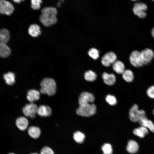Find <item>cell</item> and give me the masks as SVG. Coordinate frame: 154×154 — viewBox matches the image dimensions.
<instances>
[{
    "label": "cell",
    "instance_id": "obj_1",
    "mask_svg": "<svg viewBox=\"0 0 154 154\" xmlns=\"http://www.w3.org/2000/svg\"><path fill=\"white\" fill-rule=\"evenodd\" d=\"M56 9L53 7H46L41 11L40 20L44 25L50 27L55 24L57 21Z\"/></svg>",
    "mask_w": 154,
    "mask_h": 154
},
{
    "label": "cell",
    "instance_id": "obj_2",
    "mask_svg": "<svg viewBox=\"0 0 154 154\" xmlns=\"http://www.w3.org/2000/svg\"><path fill=\"white\" fill-rule=\"evenodd\" d=\"M40 92L43 94H47L50 96L54 95L56 91V84L53 79L46 78H44L40 82Z\"/></svg>",
    "mask_w": 154,
    "mask_h": 154
},
{
    "label": "cell",
    "instance_id": "obj_3",
    "mask_svg": "<svg viewBox=\"0 0 154 154\" xmlns=\"http://www.w3.org/2000/svg\"><path fill=\"white\" fill-rule=\"evenodd\" d=\"M129 114L130 120L133 122H139L146 116L145 111L139 109L138 106L136 104H134L130 108Z\"/></svg>",
    "mask_w": 154,
    "mask_h": 154
},
{
    "label": "cell",
    "instance_id": "obj_4",
    "mask_svg": "<svg viewBox=\"0 0 154 154\" xmlns=\"http://www.w3.org/2000/svg\"><path fill=\"white\" fill-rule=\"evenodd\" d=\"M96 106L92 103L79 106L76 110V113L78 115L86 117L94 115L96 113Z\"/></svg>",
    "mask_w": 154,
    "mask_h": 154
},
{
    "label": "cell",
    "instance_id": "obj_5",
    "mask_svg": "<svg viewBox=\"0 0 154 154\" xmlns=\"http://www.w3.org/2000/svg\"><path fill=\"white\" fill-rule=\"evenodd\" d=\"M129 60L131 64L135 67H141L145 64L140 52L137 50H133L131 53Z\"/></svg>",
    "mask_w": 154,
    "mask_h": 154
},
{
    "label": "cell",
    "instance_id": "obj_6",
    "mask_svg": "<svg viewBox=\"0 0 154 154\" xmlns=\"http://www.w3.org/2000/svg\"><path fill=\"white\" fill-rule=\"evenodd\" d=\"M147 5L145 3H136L134 5L133 11L135 15L140 18L143 19L147 15L145 11L147 10Z\"/></svg>",
    "mask_w": 154,
    "mask_h": 154
},
{
    "label": "cell",
    "instance_id": "obj_7",
    "mask_svg": "<svg viewBox=\"0 0 154 154\" xmlns=\"http://www.w3.org/2000/svg\"><path fill=\"white\" fill-rule=\"evenodd\" d=\"M38 107L33 103H30L25 105L23 108L22 112L27 117L33 118L37 113Z\"/></svg>",
    "mask_w": 154,
    "mask_h": 154
},
{
    "label": "cell",
    "instance_id": "obj_8",
    "mask_svg": "<svg viewBox=\"0 0 154 154\" xmlns=\"http://www.w3.org/2000/svg\"><path fill=\"white\" fill-rule=\"evenodd\" d=\"M95 100L93 95L87 92H83L80 95L78 98L79 106H82L92 103Z\"/></svg>",
    "mask_w": 154,
    "mask_h": 154
},
{
    "label": "cell",
    "instance_id": "obj_9",
    "mask_svg": "<svg viewBox=\"0 0 154 154\" xmlns=\"http://www.w3.org/2000/svg\"><path fill=\"white\" fill-rule=\"evenodd\" d=\"M14 10V7L11 3L5 0H0V13L10 15Z\"/></svg>",
    "mask_w": 154,
    "mask_h": 154
},
{
    "label": "cell",
    "instance_id": "obj_10",
    "mask_svg": "<svg viewBox=\"0 0 154 154\" xmlns=\"http://www.w3.org/2000/svg\"><path fill=\"white\" fill-rule=\"evenodd\" d=\"M117 56L115 54L110 51L105 53L102 57L101 62L102 64L106 67H109L116 60Z\"/></svg>",
    "mask_w": 154,
    "mask_h": 154
},
{
    "label": "cell",
    "instance_id": "obj_11",
    "mask_svg": "<svg viewBox=\"0 0 154 154\" xmlns=\"http://www.w3.org/2000/svg\"><path fill=\"white\" fill-rule=\"evenodd\" d=\"M142 58L145 64H147L150 62L154 57V53L150 48H145L140 52Z\"/></svg>",
    "mask_w": 154,
    "mask_h": 154
},
{
    "label": "cell",
    "instance_id": "obj_12",
    "mask_svg": "<svg viewBox=\"0 0 154 154\" xmlns=\"http://www.w3.org/2000/svg\"><path fill=\"white\" fill-rule=\"evenodd\" d=\"M29 123L28 119L23 116L18 117L16 120V124L17 127L20 130L22 131L27 129Z\"/></svg>",
    "mask_w": 154,
    "mask_h": 154
},
{
    "label": "cell",
    "instance_id": "obj_13",
    "mask_svg": "<svg viewBox=\"0 0 154 154\" xmlns=\"http://www.w3.org/2000/svg\"><path fill=\"white\" fill-rule=\"evenodd\" d=\"M37 114L42 117L49 116L51 114L52 110L48 106L41 105L38 108Z\"/></svg>",
    "mask_w": 154,
    "mask_h": 154
},
{
    "label": "cell",
    "instance_id": "obj_14",
    "mask_svg": "<svg viewBox=\"0 0 154 154\" xmlns=\"http://www.w3.org/2000/svg\"><path fill=\"white\" fill-rule=\"evenodd\" d=\"M40 93L38 90L34 89H31L27 92V98L30 103H33L37 101L40 98Z\"/></svg>",
    "mask_w": 154,
    "mask_h": 154
},
{
    "label": "cell",
    "instance_id": "obj_15",
    "mask_svg": "<svg viewBox=\"0 0 154 154\" xmlns=\"http://www.w3.org/2000/svg\"><path fill=\"white\" fill-rule=\"evenodd\" d=\"M102 77L104 82L109 86L114 85L116 81V76L113 74H108L104 72L102 75Z\"/></svg>",
    "mask_w": 154,
    "mask_h": 154
},
{
    "label": "cell",
    "instance_id": "obj_16",
    "mask_svg": "<svg viewBox=\"0 0 154 154\" xmlns=\"http://www.w3.org/2000/svg\"><path fill=\"white\" fill-rule=\"evenodd\" d=\"M28 133L31 137L36 139L39 138L40 137L41 131L38 127L32 126L28 128Z\"/></svg>",
    "mask_w": 154,
    "mask_h": 154
},
{
    "label": "cell",
    "instance_id": "obj_17",
    "mask_svg": "<svg viewBox=\"0 0 154 154\" xmlns=\"http://www.w3.org/2000/svg\"><path fill=\"white\" fill-rule=\"evenodd\" d=\"M139 149V145L136 142L133 140L128 141L126 147L127 150L128 152L135 153L138 151Z\"/></svg>",
    "mask_w": 154,
    "mask_h": 154
},
{
    "label": "cell",
    "instance_id": "obj_18",
    "mask_svg": "<svg viewBox=\"0 0 154 154\" xmlns=\"http://www.w3.org/2000/svg\"><path fill=\"white\" fill-rule=\"evenodd\" d=\"M11 51L6 43L0 42V57L6 58L10 56Z\"/></svg>",
    "mask_w": 154,
    "mask_h": 154
},
{
    "label": "cell",
    "instance_id": "obj_19",
    "mask_svg": "<svg viewBox=\"0 0 154 154\" xmlns=\"http://www.w3.org/2000/svg\"><path fill=\"white\" fill-rule=\"evenodd\" d=\"M139 123L141 125L145 127L152 132L154 133V123L146 116L141 120Z\"/></svg>",
    "mask_w": 154,
    "mask_h": 154
},
{
    "label": "cell",
    "instance_id": "obj_20",
    "mask_svg": "<svg viewBox=\"0 0 154 154\" xmlns=\"http://www.w3.org/2000/svg\"><path fill=\"white\" fill-rule=\"evenodd\" d=\"M149 132L148 129L145 127L141 125L138 127L134 129L133 131V134L141 138H143Z\"/></svg>",
    "mask_w": 154,
    "mask_h": 154
},
{
    "label": "cell",
    "instance_id": "obj_21",
    "mask_svg": "<svg viewBox=\"0 0 154 154\" xmlns=\"http://www.w3.org/2000/svg\"><path fill=\"white\" fill-rule=\"evenodd\" d=\"M29 34L33 37H37L39 35L41 31L39 26L36 24L31 25L28 29Z\"/></svg>",
    "mask_w": 154,
    "mask_h": 154
},
{
    "label": "cell",
    "instance_id": "obj_22",
    "mask_svg": "<svg viewBox=\"0 0 154 154\" xmlns=\"http://www.w3.org/2000/svg\"><path fill=\"white\" fill-rule=\"evenodd\" d=\"M113 70L117 73L122 74L125 70L123 63L119 60H116L112 64Z\"/></svg>",
    "mask_w": 154,
    "mask_h": 154
},
{
    "label": "cell",
    "instance_id": "obj_23",
    "mask_svg": "<svg viewBox=\"0 0 154 154\" xmlns=\"http://www.w3.org/2000/svg\"><path fill=\"white\" fill-rule=\"evenodd\" d=\"M10 38L9 33L7 29H3L0 30V42L6 43Z\"/></svg>",
    "mask_w": 154,
    "mask_h": 154
},
{
    "label": "cell",
    "instance_id": "obj_24",
    "mask_svg": "<svg viewBox=\"0 0 154 154\" xmlns=\"http://www.w3.org/2000/svg\"><path fill=\"white\" fill-rule=\"evenodd\" d=\"M3 78L6 83L8 85H13L15 82V75L12 72H10L5 74Z\"/></svg>",
    "mask_w": 154,
    "mask_h": 154
},
{
    "label": "cell",
    "instance_id": "obj_25",
    "mask_svg": "<svg viewBox=\"0 0 154 154\" xmlns=\"http://www.w3.org/2000/svg\"><path fill=\"white\" fill-rule=\"evenodd\" d=\"M122 74V77L124 80L127 82H132L134 79V75L133 72L131 70H125Z\"/></svg>",
    "mask_w": 154,
    "mask_h": 154
},
{
    "label": "cell",
    "instance_id": "obj_26",
    "mask_svg": "<svg viewBox=\"0 0 154 154\" xmlns=\"http://www.w3.org/2000/svg\"><path fill=\"white\" fill-rule=\"evenodd\" d=\"M84 78L87 81L92 82L96 79L97 75L94 72L89 70L86 72L84 73Z\"/></svg>",
    "mask_w": 154,
    "mask_h": 154
},
{
    "label": "cell",
    "instance_id": "obj_27",
    "mask_svg": "<svg viewBox=\"0 0 154 154\" xmlns=\"http://www.w3.org/2000/svg\"><path fill=\"white\" fill-rule=\"evenodd\" d=\"M73 138L76 142L81 143L84 142L85 136L82 132L79 131H77L74 133Z\"/></svg>",
    "mask_w": 154,
    "mask_h": 154
},
{
    "label": "cell",
    "instance_id": "obj_28",
    "mask_svg": "<svg viewBox=\"0 0 154 154\" xmlns=\"http://www.w3.org/2000/svg\"><path fill=\"white\" fill-rule=\"evenodd\" d=\"M88 54L89 56L94 60H96L99 56V51L95 48H92L88 51Z\"/></svg>",
    "mask_w": 154,
    "mask_h": 154
},
{
    "label": "cell",
    "instance_id": "obj_29",
    "mask_svg": "<svg viewBox=\"0 0 154 154\" xmlns=\"http://www.w3.org/2000/svg\"><path fill=\"white\" fill-rule=\"evenodd\" d=\"M102 149L104 154H112L113 150L111 145L108 143H105L102 147Z\"/></svg>",
    "mask_w": 154,
    "mask_h": 154
},
{
    "label": "cell",
    "instance_id": "obj_30",
    "mask_svg": "<svg viewBox=\"0 0 154 154\" xmlns=\"http://www.w3.org/2000/svg\"><path fill=\"white\" fill-rule=\"evenodd\" d=\"M31 7L35 10H38L40 8V4L42 3V0H31Z\"/></svg>",
    "mask_w": 154,
    "mask_h": 154
},
{
    "label": "cell",
    "instance_id": "obj_31",
    "mask_svg": "<svg viewBox=\"0 0 154 154\" xmlns=\"http://www.w3.org/2000/svg\"><path fill=\"white\" fill-rule=\"evenodd\" d=\"M106 101L110 105H115L117 104V100L115 96L111 95H108L106 97Z\"/></svg>",
    "mask_w": 154,
    "mask_h": 154
},
{
    "label": "cell",
    "instance_id": "obj_32",
    "mask_svg": "<svg viewBox=\"0 0 154 154\" xmlns=\"http://www.w3.org/2000/svg\"><path fill=\"white\" fill-rule=\"evenodd\" d=\"M40 154H55V153L54 151L51 148L47 146H45L41 149Z\"/></svg>",
    "mask_w": 154,
    "mask_h": 154
},
{
    "label": "cell",
    "instance_id": "obj_33",
    "mask_svg": "<svg viewBox=\"0 0 154 154\" xmlns=\"http://www.w3.org/2000/svg\"><path fill=\"white\" fill-rule=\"evenodd\" d=\"M146 93L149 98L154 99V85L149 87L146 90Z\"/></svg>",
    "mask_w": 154,
    "mask_h": 154
},
{
    "label": "cell",
    "instance_id": "obj_34",
    "mask_svg": "<svg viewBox=\"0 0 154 154\" xmlns=\"http://www.w3.org/2000/svg\"><path fill=\"white\" fill-rule=\"evenodd\" d=\"M13 1L16 3H20L21 1H24V0H13Z\"/></svg>",
    "mask_w": 154,
    "mask_h": 154
},
{
    "label": "cell",
    "instance_id": "obj_35",
    "mask_svg": "<svg viewBox=\"0 0 154 154\" xmlns=\"http://www.w3.org/2000/svg\"><path fill=\"white\" fill-rule=\"evenodd\" d=\"M151 34L152 37L154 38V27L152 30Z\"/></svg>",
    "mask_w": 154,
    "mask_h": 154
},
{
    "label": "cell",
    "instance_id": "obj_36",
    "mask_svg": "<svg viewBox=\"0 0 154 154\" xmlns=\"http://www.w3.org/2000/svg\"><path fill=\"white\" fill-rule=\"evenodd\" d=\"M30 154H39L36 153H31Z\"/></svg>",
    "mask_w": 154,
    "mask_h": 154
},
{
    "label": "cell",
    "instance_id": "obj_37",
    "mask_svg": "<svg viewBox=\"0 0 154 154\" xmlns=\"http://www.w3.org/2000/svg\"><path fill=\"white\" fill-rule=\"evenodd\" d=\"M153 114L154 116V108L153 109Z\"/></svg>",
    "mask_w": 154,
    "mask_h": 154
},
{
    "label": "cell",
    "instance_id": "obj_38",
    "mask_svg": "<svg viewBox=\"0 0 154 154\" xmlns=\"http://www.w3.org/2000/svg\"><path fill=\"white\" fill-rule=\"evenodd\" d=\"M8 154H15L13 153H9Z\"/></svg>",
    "mask_w": 154,
    "mask_h": 154
},
{
    "label": "cell",
    "instance_id": "obj_39",
    "mask_svg": "<svg viewBox=\"0 0 154 154\" xmlns=\"http://www.w3.org/2000/svg\"><path fill=\"white\" fill-rule=\"evenodd\" d=\"M132 1H137V0H131Z\"/></svg>",
    "mask_w": 154,
    "mask_h": 154
},
{
    "label": "cell",
    "instance_id": "obj_40",
    "mask_svg": "<svg viewBox=\"0 0 154 154\" xmlns=\"http://www.w3.org/2000/svg\"><path fill=\"white\" fill-rule=\"evenodd\" d=\"M152 1H154V0H152Z\"/></svg>",
    "mask_w": 154,
    "mask_h": 154
}]
</instances>
